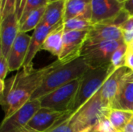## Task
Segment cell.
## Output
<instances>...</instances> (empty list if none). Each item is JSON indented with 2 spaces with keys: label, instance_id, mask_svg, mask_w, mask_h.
<instances>
[{
  "label": "cell",
  "instance_id": "1",
  "mask_svg": "<svg viewBox=\"0 0 133 132\" xmlns=\"http://www.w3.org/2000/svg\"><path fill=\"white\" fill-rule=\"evenodd\" d=\"M63 65L64 62L57 60L41 68H33L30 71L22 69L5 81V89L0 99L5 111L4 119L11 117L30 101L47 75Z\"/></svg>",
  "mask_w": 133,
  "mask_h": 132
},
{
  "label": "cell",
  "instance_id": "2",
  "mask_svg": "<svg viewBox=\"0 0 133 132\" xmlns=\"http://www.w3.org/2000/svg\"><path fill=\"white\" fill-rule=\"evenodd\" d=\"M89 68L90 67L82 57L60 66L47 75L30 100H39L64 85L81 78Z\"/></svg>",
  "mask_w": 133,
  "mask_h": 132
},
{
  "label": "cell",
  "instance_id": "3",
  "mask_svg": "<svg viewBox=\"0 0 133 132\" xmlns=\"http://www.w3.org/2000/svg\"><path fill=\"white\" fill-rule=\"evenodd\" d=\"M116 68L111 65H105L96 68H89L80 78L79 87L72 104L71 111L76 113L101 88L108 76Z\"/></svg>",
  "mask_w": 133,
  "mask_h": 132
},
{
  "label": "cell",
  "instance_id": "4",
  "mask_svg": "<svg viewBox=\"0 0 133 132\" xmlns=\"http://www.w3.org/2000/svg\"><path fill=\"white\" fill-rule=\"evenodd\" d=\"M111 107L102 99L100 89L70 117L76 132L96 126L104 117H108Z\"/></svg>",
  "mask_w": 133,
  "mask_h": 132
},
{
  "label": "cell",
  "instance_id": "5",
  "mask_svg": "<svg viewBox=\"0 0 133 132\" xmlns=\"http://www.w3.org/2000/svg\"><path fill=\"white\" fill-rule=\"evenodd\" d=\"M129 16L124 9V3L118 0H92L91 21L94 24L120 26Z\"/></svg>",
  "mask_w": 133,
  "mask_h": 132
},
{
  "label": "cell",
  "instance_id": "6",
  "mask_svg": "<svg viewBox=\"0 0 133 132\" xmlns=\"http://www.w3.org/2000/svg\"><path fill=\"white\" fill-rule=\"evenodd\" d=\"M79 83L80 78L42 96L39 99L41 107L56 111L69 110L79 89Z\"/></svg>",
  "mask_w": 133,
  "mask_h": 132
},
{
  "label": "cell",
  "instance_id": "7",
  "mask_svg": "<svg viewBox=\"0 0 133 132\" xmlns=\"http://www.w3.org/2000/svg\"><path fill=\"white\" fill-rule=\"evenodd\" d=\"M73 114L71 110L56 111L41 108L28 124L18 132H50L62 124Z\"/></svg>",
  "mask_w": 133,
  "mask_h": 132
},
{
  "label": "cell",
  "instance_id": "8",
  "mask_svg": "<svg viewBox=\"0 0 133 132\" xmlns=\"http://www.w3.org/2000/svg\"><path fill=\"white\" fill-rule=\"evenodd\" d=\"M124 43L123 40H120L84 45L80 57L84 59L90 68H96L108 65L111 64L114 52Z\"/></svg>",
  "mask_w": 133,
  "mask_h": 132
},
{
  "label": "cell",
  "instance_id": "9",
  "mask_svg": "<svg viewBox=\"0 0 133 132\" xmlns=\"http://www.w3.org/2000/svg\"><path fill=\"white\" fill-rule=\"evenodd\" d=\"M41 108L39 100H30L11 117L4 119L0 132H18L24 128Z\"/></svg>",
  "mask_w": 133,
  "mask_h": 132
},
{
  "label": "cell",
  "instance_id": "10",
  "mask_svg": "<svg viewBox=\"0 0 133 132\" xmlns=\"http://www.w3.org/2000/svg\"><path fill=\"white\" fill-rule=\"evenodd\" d=\"M88 32L89 30L65 31L62 49L58 60L66 64L79 58L86 42Z\"/></svg>",
  "mask_w": 133,
  "mask_h": 132
},
{
  "label": "cell",
  "instance_id": "11",
  "mask_svg": "<svg viewBox=\"0 0 133 132\" xmlns=\"http://www.w3.org/2000/svg\"><path fill=\"white\" fill-rule=\"evenodd\" d=\"M19 33V23L16 13H12L0 21V55L8 58Z\"/></svg>",
  "mask_w": 133,
  "mask_h": 132
},
{
  "label": "cell",
  "instance_id": "12",
  "mask_svg": "<svg viewBox=\"0 0 133 132\" xmlns=\"http://www.w3.org/2000/svg\"><path fill=\"white\" fill-rule=\"evenodd\" d=\"M120 40H123L122 30L120 26L111 24L97 23L94 24L89 30L84 45Z\"/></svg>",
  "mask_w": 133,
  "mask_h": 132
},
{
  "label": "cell",
  "instance_id": "13",
  "mask_svg": "<svg viewBox=\"0 0 133 132\" xmlns=\"http://www.w3.org/2000/svg\"><path fill=\"white\" fill-rule=\"evenodd\" d=\"M30 40L31 36L28 35L26 33L19 31L13 45L11 47L7 58L9 72L19 71V69L23 66Z\"/></svg>",
  "mask_w": 133,
  "mask_h": 132
},
{
  "label": "cell",
  "instance_id": "14",
  "mask_svg": "<svg viewBox=\"0 0 133 132\" xmlns=\"http://www.w3.org/2000/svg\"><path fill=\"white\" fill-rule=\"evenodd\" d=\"M59 25L55 26H48L42 23H40V24L35 28V30H34V33L31 36V40H30L28 52H27V54H26V59H25V61H24V64L23 66V69H24L26 71H30L34 68H33V60H34V57L36 56L37 53L40 50H41L42 46H43L44 40L47 38L48 35L53 30H55L56 27H58Z\"/></svg>",
  "mask_w": 133,
  "mask_h": 132
},
{
  "label": "cell",
  "instance_id": "15",
  "mask_svg": "<svg viewBox=\"0 0 133 132\" xmlns=\"http://www.w3.org/2000/svg\"><path fill=\"white\" fill-rule=\"evenodd\" d=\"M127 67L122 66L116 68L107 79L100 89L103 100L110 106L117 96L119 89L124 82L125 76L130 72Z\"/></svg>",
  "mask_w": 133,
  "mask_h": 132
},
{
  "label": "cell",
  "instance_id": "16",
  "mask_svg": "<svg viewBox=\"0 0 133 132\" xmlns=\"http://www.w3.org/2000/svg\"><path fill=\"white\" fill-rule=\"evenodd\" d=\"M80 18L91 21L92 0H66L63 21Z\"/></svg>",
  "mask_w": 133,
  "mask_h": 132
},
{
  "label": "cell",
  "instance_id": "17",
  "mask_svg": "<svg viewBox=\"0 0 133 132\" xmlns=\"http://www.w3.org/2000/svg\"><path fill=\"white\" fill-rule=\"evenodd\" d=\"M65 1L58 0L48 2L45 6V11L41 23L50 26H55L64 22Z\"/></svg>",
  "mask_w": 133,
  "mask_h": 132
},
{
  "label": "cell",
  "instance_id": "18",
  "mask_svg": "<svg viewBox=\"0 0 133 132\" xmlns=\"http://www.w3.org/2000/svg\"><path fill=\"white\" fill-rule=\"evenodd\" d=\"M111 108L133 112V82H123Z\"/></svg>",
  "mask_w": 133,
  "mask_h": 132
},
{
  "label": "cell",
  "instance_id": "19",
  "mask_svg": "<svg viewBox=\"0 0 133 132\" xmlns=\"http://www.w3.org/2000/svg\"><path fill=\"white\" fill-rule=\"evenodd\" d=\"M63 23L64 22L48 35L41 48V50L47 51L52 55L58 58L59 57L62 49L63 36L65 33Z\"/></svg>",
  "mask_w": 133,
  "mask_h": 132
},
{
  "label": "cell",
  "instance_id": "20",
  "mask_svg": "<svg viewBox=\"0 0 133 132\" xmlns=\"http://www.w3.org/2000/svg\"><path fill=\"white\" fill-rule=\"evenodd\" d=\"M132 117L133 112L118 109H111L108 114V119L116 132H125Z\"/></svg>",
  "mask_w": 133,
  "mask_h": 132
},
{
  "label": "cell",
  "instance_id": "21",
  "mask_svg": "<svg viewBox=\"0 0 133 132\" xmlns=\"http://www.w3.org/2000/svg\"><path fill=\"white\" fill-rule=\"evenodd\" d=\"M45 11V7L37 9L32 11L24 19V21L19 26V31L23 33H26L31 30H35V28L40 24L42 20L44 13Z\"/></svg>",
  "mask_w": 133,
  "mask_h": 132
},
{
  "label": "cell",
  "instance_id": "22",
  "mask_svg": "<svg viewBox=\"0 0 133 132\" xmlns=\"http://www.w3.org/2000/svg\"><path fill=\"white\" fill-rule=\"evenodd\" d=\"M65 31H72V30H90L94 25L92 21L80 19L73 18L66 20L63 23Z\"/></svg>",
  "mask_w": 133,
  "mask_h": 132
},
{
  "label": "cell",
  "instance_id": "23",
  "mask_svg": "<svg viewBox=\"0 0 133 132\" xmlns=\"http://www.w3.org/2000/svg\"><path fill=\"white\" fill-rule=\"evenodd\" d=\"M127 52H128V45L124 43L122 45H120L114 52L111 57V64L115 68L125 66V57Z\"/></svg>",
  "mask_w": 133,
  "mask_h": 132
},
{
  "label": "cell",
  "instance_id": "24",
  "mask_svg": "<svg viewBox=\"0 0 133 132\" xmlns=\"http://www.w3.org/2000/svg\"><path fill=\"white\" fill-rule=\"evenodd\" d=\"M48 3V0H27L22 17L19 20V26L24 21L26 17L34 10L45 7Z\"/></svg>",
  "mask_w": 133,
  "mask_h": 132
},
{
  "label": "cell",
  "instance_id": "25",
  "mask_svg": "<svg viewBox=\"0 0 133 132\" xmlns=\"http://www.w3.org/2000/svg\"><path fill=\"white\" fill-rule=\"evenodd\" d=\"M16 0H0V21L16 12Z\"/></svg>",
  "mask_w": 133,
  "mask_h": 132
},
{
  "label": "cell",
  "instance_id": "26",
  "mask_svg": "<svg viewBox=\"0 0 133 132\" xmlns=\"http://www.w3.org/2000/svg\"><path fill=\"white\" fill-rule=\"evenodd\" d=\"M70 117H69L62 124H61L60 125H58L57 128H55V129H53L50 132H76L72 123H71Z\"/></svg>",
  "mask_w": 133,
  "mask_h": 132
},
{
  "label": "cell",
  "instance_id": "27",
  "mask_svg": "<svg viewBox=\"0 0 133 132\" xmlns=\"http://www.w3.org/2000/svg\"><path fill=\"white\" fill-rule=\"evenodd\" d=\"M9 71V69L7 58L0 55V80L5 81V79Z\"/></svg>",
  "mask_w": 133,
  "mask_h": 132
},
{
  "label": "cell",
  "instance_id": "28",
  "mask_svg": "<svg viewBox=\"0 0 133 132\" xmlns=\"http://www.w3.org/2000/svg\"><path fill=\"white\" fill-rule=\"evenodd\" d=\"M26 2H27V0H16V12L15 13H16V16H17V19L19 20H19H20V19L22 17V15H23V10L25 9Z\"/></svg>",
  "mask_w": 133,
  "mask_h": 132
},
{
  "label": "cell",
  "instance_id": "29",
  "mask_svg": "<svg viewBox=\"0 0 133 132\" xmlns=\"http://www.w3.org/2000/svg\"><path fill=\"white\" fill-rule=\"evenodd\" d=\"M120 28L123 31H133V15H130L129 17L120 26Z\"/></svg>",
  "mask_w": 133,
  "mask_h": 132
},
{
  "label": "cell",
  "instance_id": "30",
  "mask_svg": "<svg viewBox=\"0 0 133 132\" xmlns=\"http://www.w3.org/2000/svg\"><path fill=\"white\" fill-rule=\"evenodd\" d=\"M125 66L127 67L129 70L133 71V51L127 52V54L125 57Z\"/></svg>",
  "mask_w": 133,
  "mask_h": 132
},
{
  "label": "cell",
  "instance_id": "31",
  "mask_svg": "<svg viewBox=\"0 0 133 132\" xmlns=\"http://www.w3.org/2000/svg\"><path fill=\"white\" fill-rule=\"evenodd\" d=\"M123 40L128 46L133 42V31H123Z\"/></svg>",
  "mask_w": 133,
  "mask_h": 132
},
{
  "label": "cell",
  "instance_id": "32",
  "mask_svg": "<svg viewBox=\"0 0 133 132\" xmlns=\"http://www.w3.org/2000/svg\"><path fill=\"white\" fill-rule=\"evenodd\" d=\"M123 3H124L125 10L129 15H133V0H127Z\"/></svg>",
  "mask_w": 133,
  "mask_h": 132
},
{
  "label": "cell",
  "instance_id": "33",
  "mask_svg": "<svg viewBox=\"0 0 133 132\" xmlns=\"http://www.w3.org/2000/svg\"><path fill=\"white\" fill-rule=\"evenodd\" d=\"M124 81L133 82V71H130L124 78Z\"/></svg>",
  "mask_w": 133,
  "mask_h": 132
},
{
  "label": "cell",
  "instance_id": "34",
  "mask_svg": "<svg viewBox=\"0 0 133 132\" xmlns=\"http://www.w3.org/2000/svg\"><path fill=\"white\" fill-rule=\"evenodd\" d=\"M125 132H133V117L131 120V121L129 122V124H128Z\"/></svg>",
  "mask_w": 133,
  "mask_h": 132
},
{
  "label": "cell",
  "instance_id": "35",
  "mask_svg": "<svg viewBox=\"0 0 133 132\" xmlns=\"http://www.w3.org/2000/svg\"><path fill=\"white\" fill-rule=\"evenodd\" d=\"M96 131V127L94 126V127H90V128H87L84 130H82L79 132H95Z\"/></svg>",
  "mask_w": 133,
  "mask_h": 132
},
{
  "label": "cell",
  "instance_id": "36",
  "mask_svg": "<svg viewBox=\"0 0 133 132\" xmlns=\"http://www.w3.org/2000/svg\"><path fill=\"white\" fill-rule=\"evenodd\" d=\"M128 51H133V42L128 46Z\"/></svg>",
  "mask_w": 133,
  "mask_h": 132
},
{
  "label": "cell",
  "instance_id": "37",
  "mask_svg": "<svg viewBox=\"0 0 133 132\" xmlns=\"http://www.w3.org/2000/svg\"><path fill=\"white\" fill-rule=\"evenodd\" d=\"M119 2H126L127 0H118Z\"/></svg>",
  "mask_w": 133,
  "mask_h": 132
},
{
  "label": "cell",
  "instance_id": "38",
  "mask_svg": "<svg viewBox=\"0 0 133 132\" xmlns=\"http://www.w3.org/2000/svg\"><path fill=\"white\" fill-rule=\"evenodd\" d=\"M54 1H58V0H48V2H54Z\"/></svg>",
  "mask_w": 133,
  "mask_h": 132
},
{
  "label": "cell",
  "instance_id": "39",
  "mask_svg": "<svg viewBox=\"0 0 133 132\" xmlns=\"http://www.w3.org/2000/svg\"><path fill=\"white\" fill-rule=\"evenodd\" d=\"M95 132H100V131H95Z\"/></svg>",
  "mask_w": 133,
  "mask_h": 132
}]
</instances>
